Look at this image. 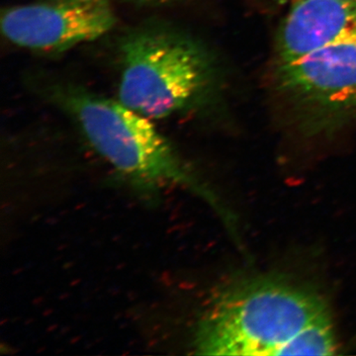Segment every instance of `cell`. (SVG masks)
<instances>
[{
  "mask_svg": "<svg viewBox=\"0 0 356 356\" xmlns=\"http://www.w3.org/2000/svg\"><path fill=\"white\" fill-rule=\"evenodd\" d=\"M193 343L201 355H332L337 348L324 300L271 276L236 281L218 293Z\"/></svg>",
  "mask_w": 356,
  "mask_h": 356,
  "instance_id": "6da1fadb",
  "label": "cell"
},
{
  "mask_svg": "<svg viewBox=\"0 0 356 356\" xmlns=\"http://www.w3.org/2000/svg\"><path fill=\"white\" fill-rule=\"evenodd\" d=\"M67 102L90 146L134 188L149 194L187 189L213 206L231 226V215L219 198L151 119L120 102L86 93H74Z\"/></svg>",
  "mask_w": 356,
  "mask_h": 356,
  "instance_id": "7a4b0ae2",
  "label": "cell"
},
{
  "mask_svg": "<svg viewBox=\"0 0 356 356\" xmlns=\"http://www.w3.org/2000/svg\"><path fill=\"white\" fill-rule=\"evenodd\" d=\"M122 64L119 102L151 120L186 108L207 83V65L197 47L166 33L129 37Z\"/></svg>",
  "mask_w": 356,
  "mask_h": 356,
  "instance_id": "3957f363",
  "label": "cell"
},
{
  "mask_svg": "<svg viewBox=\"0 0 356 356\" xmlns=\"http://www.w3.org/2000/svg\"><path fill=\"white\" fill-rule=\"evenodd\" d=\"M116 22L110 0H37L2 14V34L29 50L60 53L100 38Z\"/></svg>",
  "mask_w": 356,
  "mask_h": 356,
  "instance_id": "277c9868",
  "label": "cell"
},
{
  "mask_svg": "<svg viewBox=\"0 0 356 356\" xmlns=\"http://www.w3.org/2000/svg\"><path fill=\"white\" fill-rule=\"evenodd\" d=\"M280 88L301 102L339 109L356 105V29L301 60L278 65Z\"/></svg>",
  "mask_w": 356,
  "mask_h": 356,
  "instance_id": "5b68a950",
  "label": "cell"
},
{
  "mask_svg": "<svg viewBox=\"0 0 356 356\" xmlns=\"http://www.w3.org/2000/svg\"><path fill=\"white\" fill-rule=\"evenodd\" d=\"M356 29V0H296L278 40V65L296 62Z\"/></svg>",
  "mask_w": 356,
  "mask_h": 356,
  "instance_id": "8992f818",
  "label": "cell"
}]
</instances>
